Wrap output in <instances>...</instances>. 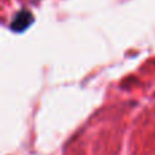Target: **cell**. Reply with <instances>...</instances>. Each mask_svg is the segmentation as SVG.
I'll use <instances>...</instances> for the list:
<instances>
[{
    "label": "cell",
    "mask_w": 155,
    "mask_h": 155,
    "mask_svg": "<svg viewBox=\"0 0 155 155\" xmlns=\"http://www.w3.org/2000/svg\"><path fill=\"white\" fill-rule=\"evenodd\" d=\"M31 22H33L31 14H30L29 11H21V12L14 18L12 23H11V29H12L14 31H23L25 29H27V27L31 25Z\"/></svg>",
    "instance_id": "cell-1"
}]
</instances>
